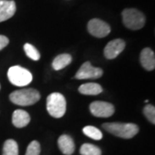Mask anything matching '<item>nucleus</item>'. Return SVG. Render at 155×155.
<instances>
[{
  "instance_id": "13",
  "label": "nucleus",
  "mask_w": 155,
  "mask_h": 155,
  "mask_svg": "<svg viewBox=\"0 0 155 155\" xmlns=\"http://www.w3.org/2000/svg\"><path fill=\"white\" fill-rule=\"evenodd\" d=\"M30 122V116L28 112L22 110H17L12 115V123L16 127H24Z\"/></svg>"
},
{
  "instance_id": "7",
  "label": "nucleus",
  "mask_w": 155,
  "mask_h": 155,
  "mask_svg": "<svg viewBox=\"0 0 155 155\" xmlns=\"http://www.w3.org/2000/svg\"><path fill=\"white\" fill-rule=\"evenodd\" d=\"M103 70L99 67H92L90 61L84 62L75 74L77 79H96L103 75Z\"/></svg>"
},
{
  "instance_id": "10",
  "label": "nucleus",
  "mask_w": 155,
  "mask_h": 155,
  "mask_svg": "<svg viewBox=\"0 0 155 155\" xmlns=\"http://www.w3.org/2000/svg\"><path fill=\"white\" fill-rule=\"evenodd\" d=\"M16 3L13 0H0V22H5L16 13Z\"/></svg>"
},
{
  "instance_id": "16",
  "label": "nucleus",
  "mask_w": 155,
  "mask_h": 155,
  "mask_svg": "<svg viewBox=\"0 0 155 155\" xmlns=\"http://www.w3.org/2000/svg\"><path fill=\"white\" fill-rule=\"evenodd\" d=\"M3 155H18V145L14 140H7L3 147Z\"/></svg>"
},
{
  "instance_id": "5",
  "label": "nucleus",
  "mask_w": 155,
  "mask_h": 155,
  "mask_svg": "<svg viewBox=\"0 0 155 155\" xmlns=\"http://www.w3.org/2000/svg\"><path fill=\"white\" fill-rule=\"evenodd\" d=\"M8 78L12 84L22 87L31 83L33 76L28 70L19 66L10 67L8 70Z\"/></svg>"
},
{
  "instance_id": "17",
  "label": "nucleus",
  "mask_w": 155,
  "mask_h": 155,
  "mask_svg": "<svg viewBox=\"0 0 155 155\" xmlns=\"http://www.w3.org/2000/svg\"><path fill=\"white\" fill-rule=\"evenodd\" d=\"M80 154L81 155H101L102 151L98 147L92 144L85 143L80 147Z\"/></svg>"
},
{
  "instance_id": "20",
  "label": "nucleus",
  "mask_w": 155,
  "mask_h": 155,
  "mask_svg": "<svg viewBox=\"0 0 155 155\" xmlns=\"http://www.w3.org/2000/svg\"><path fill=\"white\" fill-rule=\"evenodd\" d=\"M41 153V146L36 140L31 141L27 147L25 155H40Z\"/></svg>"
},
{
  "instance_id": "18",
  "label": "nucleus",
  "mask_w": 155,
  "mask_h": 155,
  "mask_svg": "<svg viewBox=\"0 0 155 155\" xmlns=\"http://www.w3.org/2000/svg\"><path fill=\"white\" fill-rule=\"evenodd\" d=\"M83 133L90 138L99 140L103 138V134L98 128L93 126H86L83 128Z\"/></svg>"
},
{
  "instance_id": "14",
  "label": "nucleus",
  "mask_w": 155,
  "mask_h": 155,
  "mask_svg": "<svg viewBox=\"0 0 155 155\" xmlns=\"http://www.w3.org/2000/svg\"><path fill=\"white\" fill-rule=\"evenodd\" d=\"M78 91L83 95L96 96L103 92V88L98 84L87 83L80 85L78 88Z\"/></svg>"
},
{
  "instance_id": "19",
  "label": "nucleus",
  "mask_w": 155,
  "mask_h": 155,
  "mask_svg": "<svg viewBox=\"0 0 155 155\" xmlns=\"http://www.w3.org/2000/svg\"><path fill=\"white\" fill-rule=\"evenodd\" d=\"M23 49L25 51L26 55L28 56L29 59L33 60V61H39L41 58V54L39 53V51L33 45L29 44V43H26L23 46Z\"/></svg>"
},
{
  "instance_id": "12",
  "label": "nucleus",
  "mask_w": 155,
  "mask_h": 155,
  "mask_svg": "<svg viewBox=\"0 0 155 155\" xmlns=\"http://www.w3.org/2000/svg\"><path fill=\"white\" fill-rule=\"evenodd\" d=\"M58 146L61 153L65 155H72L75 150V144L71 136L62 134L58 140Z\"/></svg>"
},
{
  "instance_id": "23",
  "label": "nucleus",
  "mask_w": 155,
  "mask_h": 155,
  "mask_svg": "<svg viewBox=\"0 0 155 155\" xmlns=\"http://www.w3.org/2000/svg\"><path fill=\"white\" fill-rule=\"evenodd\" d=\"M0 89H1V86H0Z\"/></svg>"
},
{
  "instance_id": "1",
  "label": "nucleus",
  "mask_w": 155,
  "mask_h": 155,
  "mask_svg": "<svg viewBox=\"0 0 155 155\" xmlns=\"http://www.w3.org/2000/svg\"><path fill=\"white\" fill-rule=\"evenodd\" d=\"M107 132L123 139H131L139 132V127L134 123L106 122L102 125Z\"/></svg>"
},
{
  "instance_id": "6",
  "label": "nucleus",
  "mask_w": 155,
  "mask_h": 155,
  "mask_svg": "<svg viewBox=\"0 0 155 155\" xmlns=\"http://www.w3.org/2000/svg\"><path fill=\"white\" fill-rule=\"evenodd\" d=\"M89 33L97 38H104L110 33V26L104 21L98 18L90 20L87 24Z\"/></svg>"
},
{
  "instance_id": "15",
  "label": "nucleus",
  "mask_w": 155,
  "mask_h": 155,
  "mask_svg": "<svg viewBox=\"0 0 155 155\" xmlns=\"http://www.w3.org/2000/svg\"><path fill=\"white\" fill-rule=\"evenodd\" d=\"M71 62H72V56L68 54H62L55 57V59L52 63V67L55 71H59L70 65Z\"/></svg>"
},
{
  "instance_id": "11",
  "label": "nucleus",
  "mask_w": 155,
  "mask_h": 155,
  "mask_svg": "<svg viewBox=\"0 0 155 155\" xmlns=\"http://www.w3.org/2000/svg\"><path fill=\"white\" fill-rule=\"evenodd\" d=\"M140 61L144 69L147 71H153L155 67L154 52L149 48H145L140 53Z\"/></svg>"
},
{
  "instance_id": "21",
  "label": "nucleus",
  "mask_w": 155,
  "mask_h": 155,
  "mask_svg": "<svg viewBox=\"0 0 155 155\" xmlns=\"http://www.w3.org/2000/svg\"><path fill=\"white\" fill-rule=\"evenodd\" d=\"M145 116L151 123H155V108L154 106L152 104H147L143 110Z\"/></svg>"
},
{
  "instance_id": "3",
  "label": "nucleus",
  "mask_w": 155,
  "mask_h": 155,
  "mask_svg": "<svg viewBox=\"0 0 155 155\" xmlns=\"http://www.w3.org/2000/svg\"><path fill=\"white\" fill-rule=\"evenodd\" d=\"M47 110L54 118H61L67 110V101L61 93L54 92L47 98Z\"/></svg>"
},
{
  "instance_id": "22",
  "label": "nucleus",
  "mask_w": 155,
  "mask_h": 155,
  "mask_svg": "<svg viewBox=\"0 0 155 155\" xmlns=\"http://www.w3.org/2000/svg\"><path fill=\"white\" fill-rule=\"evenodd\" d=\"M8 44H9V39L5 35H0V51L4 49Z\"/></svg>"
},
{
  "instance_id": "2",
  "label": "nucleus",
  "mask_w": 155,
  "mask_h": 155,
  "mask_svg": "<svg viewBox=\"0 0 155 155\" xmlns=\"http://www.w3.org/2000/svg\"><path fill=\"white\" fill-rule=\"evenodd\" d=\"M41 98V95L35 89H21L13 91L10 95V100L17 105L29 106L37 103Z\"/></svg>"
},
{
  "instance_id": "4",
  "label": "nucleus",
  "mask_w": 155,
  "mask_h": 155,
  "mask_svg": "<svg viewBox=\"0 0 155 155\" xmlns=\"http://www.w3.org/2000/svg\"><path fill=\"white\" fill-rule=\"evenodd\" d=\"M122 22L129 29L138 30L144 27L146 17L141 11L136 9H125L122 12Z\"/></svg>"
},
{
  "instance_id": "8",
  "label": "nucleus",
  "mask_w": 155,
  "mask_h": 155,
  "mask_svg": "<svg viewBox=\"0 0 155 155\" xmlns=\"http://www.w3.org/2000/svg\"><path fill=\"white\" fill-rule=\"evenodd\" d=\"M91 113L96 117L107 118L115 113V107L110 103L103 101H95L90 105Z\"/></svg>"
},
{
  "instance_id": "9",
  "label": "nucleus",
  "mask_w": 155,
  "mask_h": 155,
  "mask_svg": "<svg viewBox=\"0 0 155 155\" xmlns=\"http://www.w3.org/2000/svg\"><path fill=\"white\" fill-rule=\"evenodd\" d=\"M125 41L122 39H115L106 45L104 54L106 59L113 60L119 55L125 48Z\"/></svg>"
}]
</instances>
